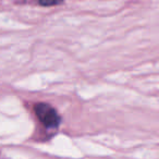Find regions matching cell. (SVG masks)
<instances>
[{"mask_svg":"<svg viewBox=\"0 0 159 159\" xmlns=\"http://www.w3.org/2000/svg\"><path fill=\"white\" fill-rule=\"evenodd\" d=\"M34 110H35V113L37 116L38 120L46 128H57L60 124L61 119H60L57 110L53 107H51L50 105L46 104V102H38L34 107Z\"/></svg>","mask_w":159,"mask_h":159,"instance_id":"6da1fadb","label":"cell"},{"mask_svg":"<svg viewBox=\"0 0 159 159\" xmlns=\"http://www.w3.org/2000/svg\"><path fill=\"white\" fill-rule=\"evenodd\" d=\"M40 6L44 7H50V6H57L63 2V0H38Z\"/></svg>","mask_w":159,"mask_h":159,"instance_id":"7a4b0ae2","label":"cell"}]
</instances>
